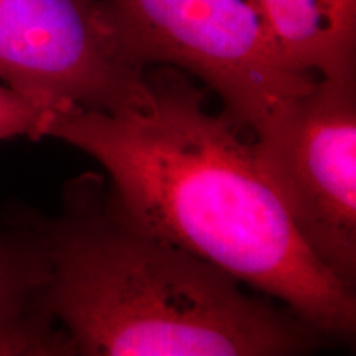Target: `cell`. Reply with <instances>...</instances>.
Instances as JSON below:
<instances>
[{
    "instance_id": "cell-6",
    "label": "cell",
    "mask_w": 356,
    "mask_h": 356,
    "mask_svg": "<svg viewBox=\"0 0 356 356\" xmlns=\"http://www.w3.org/2000/svg\"><path fill=\"white\" fill-rule=\"evenodd\" d=\"M50 282L42 215L13 210L0 226V356L73 355L50 310Z\"/></svg>"
},
{
    "instance_id": "cell-4",
    "label": "cell",
    "mask_w": 356,
    "mask_h": 356,
    "mask_svg": "<svg viewBox=\"0 0 356 356\" xmlns=\"http://www.w3.org/2000/svg\"><path fill=\"white\" fill-rule=\"evenodd\" d=\"M252 142L310 252L356 289V73L318 78Z\"/></svg>"
},
{
    "instance_id": "cell-8",
    "label": "cell",
    "mask_w": 356,
    "mask_h": 356,
    "mask_svg": "<svg viewBox=\"0 0 356 356\" xmlns=\"http://www.w3.org/2000/svg\"><path fill=\"white\" fill-rule=\"evenodd\" d=\"M55 113L0 83V144L19 137L43 139L47 124Z\"/></svg>"
},
{
    "instance_id": "cell-7",
    "label": "cell",
    "mask_w": 356,
    "mask_h": 356,
    "mask_svg": "<svg viewBox=\"0 0 356 356\" xmlns=\"http://www.w3.org/2000/svg\"><path fill=\"white\" fill-rule=\"evenodd\" d=\"M297 68L315 78L356 73V0H256Z\"/></svg>"
},
{
    "instance_id": "cell-5",
    "label": "cell",
    "mask_w": 356,
    "mask_h": 356,
    "mask_svg": "<svg viewBox=\"0 0 356 356\" xmlns=\"http://www.w3.org/2000/svg\"><path fill=\"white\" fill-rule=\"evenodd\" d=\"M0 83L56 113L150 104L147 66L108 0H0Z\"/></svg>"
},
{
    "instance_id": "cell-3",
    "label": "cell",
    "mask_w": 356,
    "mask_h": 356,
    "mask_svg": "<svg viewBox=\"0 0 356 356\" xmlns=\"http://www.w3.org/2000/svg\"><path fill=\"white\" fill-rule=\"evenodd\" d=\"M147 68L172 66L259 134L318 78L289 60L256 0H108Z\"/></svg>"
},
{
    "instance_id": "cell-2",
    "label": "cell",
    "mask_w": 356,
    "mask_h": 356,
    "mask_svg": "<svg viewBox=\"0 0 356 356\" xmlns=\"http://www.w3.org/2000/svg\"><path fill=\"white\" fill-rule=\"evenodd\" d=\"M50 310L81 356H289L333 345L269 297L159 238L124 213L99 177L70 180L42 215Z\"/></svg>"
},
{
    "instance_id": "cell-1",
    "label": "cell",
    "mask_w": 356,
    "mask_h": 356,
    "mask_svg": "<svg viewBox=\"0 0 356 356\" xmlns=\"http://www.w3.org/2000/svg\"><path fill=\"white\" fill-rule=\"evenodd\" d=\"M197 83L150 66L147 109L55 113L43 137L99 162L115 203L142 228L286 305L332 343H348L356 292L312 254L254 147L225 111H208Z\"/></svg>"
}]
</instances>
